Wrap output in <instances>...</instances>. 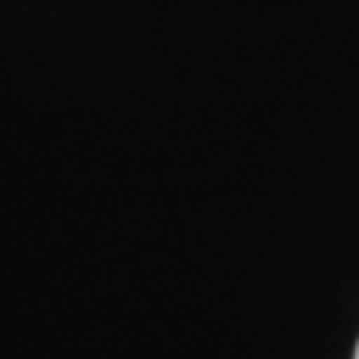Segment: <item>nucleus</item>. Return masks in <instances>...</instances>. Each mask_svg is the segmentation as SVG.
I'll list each match as a JSON object with an SVG mask.
<instances>
[{"label":"nucleus","mask_w":359,"mask_h":359,"mask_svg":"<svg viewBox=\"0 0 359 359\" xmlns=\"http://www.w3.org/2000/svg\"><path fill=\"white\" fill-rule=\"evenodd\" d=\"M353 359H359V344H356V356H353Z\"/></svg>","instance_id":"obj_1"}]
</instances>
